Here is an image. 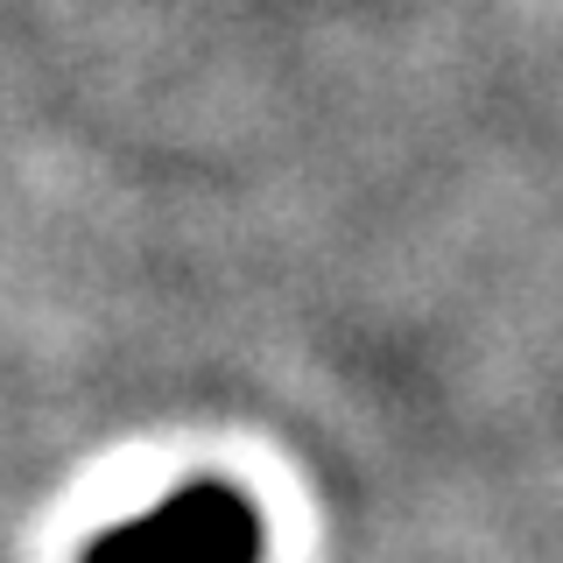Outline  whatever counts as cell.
Returning a JSON list of instances; mask_svg holds the SVG:
<instances>
[{"instance_id": "6da1fadb", "label": "cell", "mask_w": 563, "mask_h": 563, "mask_svg": "<svg viewBox=\"0 0 563 563\" xmlns=\"http://www.w3.org/2000/svg\"><path fill=\"white\" fill-rule=\"evenodd\" d=\"M78 563H261V515L240 486L190 479L148 515L92 536Z\"/></svg>"}]
</instances>
